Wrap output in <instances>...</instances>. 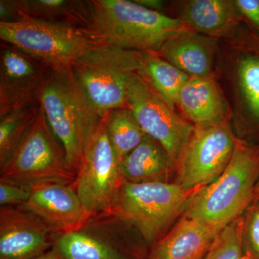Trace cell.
<instances>
[{"instance_id":"obj_25","label":"cell","mask_w":259,"mask_h":259,"mask_svg":"<svg viewBox=\"0 0 259 259\" xmlns=\"http://www.w3.org/2000/svg\"><path fill=\"white\" fill-rule=\"evenodd\" d=\"M202 259H245L242 247L240 218L218 233Z\"/></svg>"},{"instance_id":"obj_4","label":"cell","mask_w":259,"mask_h":259,"mask_svg":"<svg viewBox=\"0 0 259 259\" xmlns=\"http://www.w3.org/2000/svg\"><path fill=\"white\" fill-rule=\"evenodd\" d=\"M143 66V52L98 46L71 65L87 100L99 117L119 108H128L127 90L133 76Z\"/></svg>"},{"instance_id":"obj_21","label":"cell","mask_w":259,"mask_h":259,"mask_svg":"<svg viewBox=\"0 0 259 259\" xmlns=\"http://www.w3.org/2000/svg\"><path fill=\"white\" fill-rule=\"evenodd\" d=\"M237 64L238 84L250 125L259 131V32L250 34Z\"/></svg>"},{"instance_id":"obj_5","label":"cell","mask_w":259,"mask_h":259,"mask_svg":"<svg viewBox=\"0 0 259 259\" xmlns=\"http://www.w3.org/2000/svg\"><path fill=\"white\" fill-rule=\"evenodd\" d=\"M195 191L186 190L178 183L123 181L108 213L134 226L145 241L154 244L185 212Z\"/></svg>"},{"instance_id":"obj_8","label":"cell","mask_w":259,"mask_h":259,"mask_svg":"<svg viewBox=\"0 0 259 259\" xmlns=\"http://www.w3.org/2000/svg\"><path fill=\"white\" fill-rule=\"evenodd\" d=\"M108 114L100 117L89 133L73 184L90 217L109 212L123 182L120 163L107 135Z\"/></svg>"},{"instance_id":"obj_7","label":"cell","mask_w":259,"mask_h":259,"mask_svg":"<svg viewBox=\"0 0 259 259\" xmlns=\"http://www.w3.org/2000/svg\"><path fill=\"white\" fill-rule=\"evenodd\" d=\"M57 140L40 107L36 120L2 167L0 181L27 186L47 182L74 184L76 171Z\"/></svg>"},{"instance_id":"obj_9","label":"cell","mask_w":259,"mask_h":259,"mask_svg":"<svg viewBox=\"0 0 259 259\" xmlns=\"http://www.w3.org/2000/svg\"><path fill=\"white\" fill-rule=\"evenodd\" d=\"M127 102L146 134L163 146L176 167L195 126L175 113L141 71L131 79Z\"/></svg>"},{"instance_id":"obj_27","label":"cell","mask_w":259,"mask_h":259,"mask_svg":"<svg viewBox=\"0 0 259 259\" xmlns=\"http://www.w3.org/2000/svg\"><path fill=\"white\" fill-rule=\"evenodd\" d=\"M30 195L29 186L0 181V204L1 207L14 204L23 205Z\"/></svg>"},{"instance_id":"obj_31","label":"cell","mask_w":259,"mask_h":259,"mask_svg":"<svg viewBox=\"0 0 259 259\" xmlns=\"http://www.w3.org/2000/svg\"><path fill=\"white\" fill-rule=\"evenodd\" d=\"M32 259H64L61 256L60 253H59L55 247H53L51 250H48L46 253H42V255H39L36 258Z\"/></svg>"},{"instance_id":"obj_12","label":"cell","mask_w":259,"mask_h":259,"mask_svg":"<svg viewBox=\"0 0 259 259\" xmlns=\"http://www.w3.org/2000/svg\"><path fill=\"white\" fill-rule=\"evenodd\" d=\"M56 233L33 213L22 207L0 209V259L36 258L55 244Z\"/></svg>"},{"instance_id":"obj_20","label":"cell","mask_w":259,"mask_h":259,"mask_svg":"<svg viewBox=\"0 0 259 259\" xmlns=\"http://www.w3.org/2000/svg\"><path fill=\"white\" fill-rule=\"evenodd\" d=\"M54 247L64 259H131L113 243L80 231L61 233Z\"/></svg>"},{"instance_id":"obj_28","label":"cell","mask_w":259,"mask_h":259,"mask_svg":"<svg viewBox=\"0 0 259 259\" xmlns=\"http://www.w3.org/2000/svg\"><path fill=\"white\" fill-rule=\"evenodd\" d=\"M235 4L240 14L249 20L259 32V0H236Z\"/></svg>"},{"instance_id":"obj_26","label":"cell","mask_w":259,"mask_h":259,"mask_svg":"<svg viewBox=\"0 0 259 259\" xmlns=\"http://www.w3.org/2000/svg\"><path fill=\"white\" fill-rule=\"evenodd\" d=\"M245 259H259V197H255L240 219Z\"/></svg>"},{"instance_id":"obj_1","label":"cell","mask_w":259,"mask_h":259,"mask_svg":"<svg viewBox=\"0 0 259 259\" xmlns=\"http://www.w3.org/2000/svg\"><path fill=\"white\" fill-rule=\"evenodd\" d=\"M99 46L158 52L167 39L187 28L180 19L128 0H93L81 28Z\"/></svg>"},{"instance_id":"obj_17","label":"cell","mask_w":259,"mask_h":259,"mask_svg":"<svg viewBox=\"0 0 259 259\" xmlns=\"http://www.w3.org/2000/svg\"><path fill=\"white\" fill-rule=\"evenodd\" d=\"M120 176L130 183L168 182L176 170L169 155L159 143L146 136L119 164Z\"/></svg>"},{"instance_id":"obj_15","label":"cell","mask_w":259,"mask_h":259,"mask_svg":"<svg viewBox=\"0 0 259 259\" xmlns=\"http://www.w3.org/2000/svg\"><path fill=\"white\" fill-rule=\"evenodd\" d=\"M219 232L184 215L153 244L148 259H202Z\"/></svg>"},{"instance_id":"obj_23","label":"cell","mask_w":259,"mask_h":259,"mask_svg":"<svg viewBox=\"0 0 259 259\" xmlns=\"http://www.w3.org/2000/svg\"><path fill=\"white\" fill-rule=\"evenodd\" d=\"M107 131L119 163L147 136L129 108L115 109L109 112Z\"/></svg>"},{"instance_id":"obj_29","label":"cell","mask_w":259,"mask_h":259,"mask_svg":"<svg viewBox=\"0 0 259 259\" xmlns=\"http://www.w3.org/2000/svg\"><path fill=\"white\" fill-rule=\"evenodd\" d=\"M21 20L18 0H1L0 1V22L15 23Z\"/></svg>"},{"instance_id":"obj_18","label":"cell","mask_w":259,"mask_h":259,"mask_svg":"<svg viewBox=\"0 0 259 259\" xmlns=\"http://www.w3.org/2000/svg\"><path fill=\"white\" fill-rule=\"evenodd\" d=\"M238 13L235 2L191 0L182 6L180 20L193 31L213 37L229 31L238 20Z\"/></svg>"},{"instance_id":"obj_10","label":"cell","mask_w":259,"mask_h":259,"mask_svg":"<svg viewBox=\"0 0 259 259\" xmlns=\"http://www.w3.org/2000/svg\"><path fill=\"white\" fill-rule=\"evenodd\" d=\"M237 142L228 120L195 127L177 161V183L187 190L212 183L226 169Z\"/></svg>"},{"instance_id":"obj_32","label":"cell","mask_w":259,"mask_h":259,"mask_svg":"<svg viewBox=\"0 0 259 259\" xmlns=\"http://www.w3.org/2000/svg\"><path fill=\"white\" fill-rule=\"evenodd\" d=\"M255 197H259V180L257 182L255 189Z\"/></svg>"},{"instance_id":"obj_6","label":"cell","mask_w":259,"mask_h":259,"mask_svg":"<svg viewBox=\"0 0 259 259\" xmlns=\"http://www.w3.org/2000/svg\"><path fill=\"white\" fill-rule=\"evenodd\" d=\"M0 38L54 71L71 69L80 56L99 46L81 28L33 18L0 22Z\"/></svg>"},{"instance_id":"obj_3","label":"cell","mask_w":259,"mask_h":259,"mask_svg":"<svg viewBox=\"0 0 259 259\" xmlns=\"http://www.w3.org/2000/svg\"><path fill=\"white\" fill-rule=\"evenodd\" d=\"M37 99L69 166L76 173L89 133L100 117L90 106L71 69H50Z\"/></svg>"},{"instance_id":"obj_22","label":"cell","mask_w":259,"mask_h":259,"mask_svg":"<svg viewBox=\"0 0 259 259\" xmlns=\"http://www.w3.org/2000/svg\"><path fill=\"white\" fill-rule=\"evenodd\" d=\"M141 72L174 109L178 104L181 90L190 78L157 52L151 51L143 52Z\"/></svg>"},{"instance_id":"obj_16","label":"cell","mask_w":259,"mask_h":259,"mask_svg":"<svg viewBox=\"0 0 259 259\" xmlns=\"http://www.w3.org/2000/svg\"><path fill=\"white\" fill-rule=\"evenodd\" d=\"M177 105L195 127L228 120L226 100L212 76L190 77L181 90Z\"/></svg>"},{"instance_id":"obj_19","label":"cell","mask_w":259,"mask_h":259,"mask_svg":"<svg viewBox=\"0 0 259 259\" xmlns=\"http://www.w3.org/2000/svg\"><path fill=\"white\" fill-rule=\"evenodd\" d=\"M22 20L33 18L81 28L86 23L90 1L18 0Z\"/></svg>"},{"instance_id":"obj_11","label":"cell","mask_w":259,"mask_h":259,"mask_svg":"<svg viewBox=\"0 0 259 259\" xmlns=\"http://www.w3.org/2000/svg\"><path fill=\"white\" fill-rule=\"evenodd\" d=\"M50 69L2 41L0 53V117L37 106L38 93Z\"/></svg>"},{"instance_id":"obj_2","label":"cell","mask_w":259,"mask_h":259,"mask_svg":"<svg viewBox=\"0 0 259 259\" xmlns=\"http://www.w3.org/2000/svg\"><path fill=\"white\" fill-rule=\"evenodd\" d=\"M258 180V146L238 141L226 169L194 192L185 216L220 232L238 219L254 200Z\"/></svg>"},{"instance_id":"obj_13","label":"cell","mask_w":259,"mask_h":259,"mask_svg":"<svg viewBox=\"0 0 259 259\" xmlns=\"http://www.w3.org/2000/svg\"><path fill=\"white\" fill-rule=\"evenodd\" d=\"M29 187L30 197L20 207L40 218L56 233L79 231L90 218L72 185L47 182Z\"/></svg>"},{"instance_id":"obj_30","label":"cell","mask_w":259,"mask_h":259,"mask_svg":"<svg viewBox=\"0 0 259 259\" xmlns=\"http://www.w3.org/2000/svg\"><path fill=\"white\" fill-rule=\"evenodd\" d=\"M134 3H137L148 10L153 11L160 12L164 6L165 3L161 0H134Z\"/></svg>"},{"instance_id":"obj_24","label":"cell","mask_w":259,"mask_h":259,"mask_svg":"<svg viewBox=\"0 0 259 259\" xmlns=\"http://www.w3.org/2000/svg\"><path fill=\"white\" fill-rule=\"evenodd\" d=\"M40 105L10 112L0 117V168L10 159L36 120Z\"/></svg>"},{"instance_id":"obj_14","label":"cell","mask_w":259,"mask_h":259,"mask_svg":"<svg viewBox=\"0 0 259 259\" xmlns=\"http://www.w3.org/2000/svg\"><path fill=\"white\" fill-rule=\"evenodd\" d=\"M215 44L213 37L186 28L167 39L157 53L190 77H208Z\"/></svg>"}]
</instances>
